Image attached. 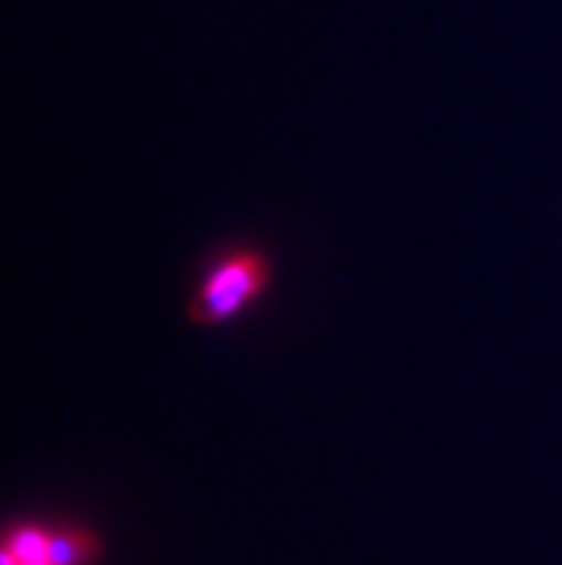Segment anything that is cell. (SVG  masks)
I'll use <instances>...</instances> for the list:
<instances>
[{"label": "cell", "mask_w": 562, "mask_h": 565, "mask_svg": "<svg viewBox=\"0 0 562 565\" xmlns=\"http://www.w3.org/2000/svg\"><path fill=\"white\" fill-rule=\"evenodd\" d=\"M267 285V262L258 253L242 250L221 258L190 305L192 322L221 324L256 299Z\"/></svg>", "instance_id": "cell-1"}, {"label": "cell", "mask_w": 562, "mask_h": 565, "mask_svg": "<svg viewBox=\"0 0 562 565\" xmlns=\"http://www.w3.org/2000/svg\"><path fill=\"white\" fill-rule=\"evenodd\" d=\"M95 537L84 531H61L52 534L50 559L55 565H84L86 559L95 557Z\"/></svg>", "instance_id": "cell-2"}, {"label": "cell", "mask_w": 562, "mask_h": 565, "mask_svg": "<svg viewBox=\"0 0 562 565\" xmlns=\"http://www.w3.org/2000/svg\"><path fill=\"white\" fill-rule=\"evenodd\" d=\"M52 534L35 529V525H23L12 531L7 540V552H12L21 563H38V559H50Z\"/></svg>", "instance_id": "cell-3"}, {"label": "cell", "mask_w": 562, "mask_h": 565, "mask_svg": "<svg viewBox=\"0 0 562 565\" xmlns=\"http://www.w3.org/2000/svg\"><path fill=\"white\" fill-rule=\"evenodd\" d=\"M0 565H55V563H52V559H38V563H21V559L14 557L12 552H7V548H3V554H0Z\"/></svg>", "instance_id": "cell-4"}]
</instances>
